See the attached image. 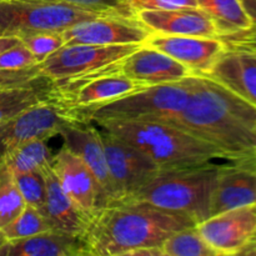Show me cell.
Here are the masks:
<instances>
[{
    "label": "cell",
    "instance_id": "obj_38",
    "mask_svg": "<svg viewBox=\"0 0 256 256\" xmlns=\"http://www.w3.org/2000/svg\"><path fill=\"white\" fill-rule=\"evenodd\" d=\"M6 242V240L4 239V236L2 235V232H0V250H2V248L4 246V244Z\"/></svg>",
    "mask_w": 256,
    "mask_h": 256
},
{
    "label": "cell",
    "instance_id": "obj_19",
    "mask_svg": "<svg viewBox=\"0 0 256 256\" xmlns=\"http://www.w3.org/2000/svg\"><path fill=\"white\" fill-rule=\"evenodd\" d=\"M205 76L222 84L256 108V52L225 49Z\"/></svg>",
    "mask_w": 256,
    "mask_h": 256
},
{
    "label": "cell",
    "instance_id": "obj_25",
    "mask_svg": "<svg viewBox=\"0 0 256 256\" xmlns=\"http://www.w3.org/2000/svg\"><path fill=\"white\" fill-rule=\"evenodd\" d=\"M164 256H216L200 235L196 225L174 232L162 245Z\"/></svg>",
    "mask_w": 256,
    "mask_h": 256
},
{
    "label": "cell",
    "instance_id": "obj_37",
    "mask_svg": "<svg viewBox=\"0 0 256 256\" xmlns=\"http://www.w3.org/2000/svg\"><path fill=\"white\" fill-rule=\"evenodd\" d=\"M242 255H252V256H256V240L254 242H252V245H250L249 248H248L246 250H245L244 252H242Z\"/></svg>",
    "mask_w": 256,
    "mask_h": 256
},
{
    "label": "cell",
    "instance_id": "obj_27",
    "mask_svg": "<svg viewBox=\"0 0 256 256\" xmlns=\"http://www.w3.org/2000/svg\"><path fill=\"white\" fill-rule=\"evenodd\" d=\"M25 206L15 182L14 174L6 162H0V229L15 219Z\"/></svg>",
    "mask_w": 256,
    "mask_h": 256
},
{
    "label": "cell",
    "instance_id": "obj_10",
    "mask_svg": "<svg viewBox=\"0 0 256 256\" xmlns=\"http://www.w3.org/2000/svg\"><path fill=\"white\" fill-rule=\"evenodd\" d=\"M196 228L216 256L242 255L256 239V202L212 215Z\"/></svg>",
    "mask_w": 256,
    "mask_h": 256
},
{
    "label": "cell",
    "instance_id": "obj_15",
    "mask_svg": "<svg viewBox=\"0 0 256 256\" xmlns=\"http://www.w3.org/2000/svg\"><path fill=\"white\" fill-rule=\"evenodd\" d=\"M179 62L190 70L192 75H206L212 69L225 45L219 38L179 36L152 32L145 42Z\"/></svg>",
    "mask_w": 256,
    "mask_h": 256
},
{
    "label": "cell",
    "instance_id": "obj_35",
    "mask_svg": "<svg viewBox=\"0 0 256 256\" xmlns=\"http://www.w3.org/2000/svg\"><path fill=\"white\" fill-rule=\"evenodd\" d=\"M245 12L252 20V24H256V0H240Z\"/></svg>",
    "mask_w": 256,
    "mask_h": 256
},
{
    "label": "cell",
    "instance_id": "obj_6",
    "mask_svg": "<svg viewBox=\"0 0 256 256\" xmlns=\"http://www.w3.org/2000/svg\"><path fill=\"white\" fill-rule=\"evenodd\" d=\"M122 12L92 9L58 0L0 2V36H22L30 32H62L76 22ZM132 16V15H128Z\"/></svg>",
    "mask_w": 256,
    "mask_h": 256
},
{
    "label": "cell",
    "instance_id": "obj_34",
    "mask_svg": "<svg viewBox=\"0 0 256 256\" xmlns=\"http://www.w3.org/2000/svg\"><path fill=\"white\" fill-rule=\"evenodd\" d=\"M58 2H70V4L92 8V9L115 10V12H122V14L125 15L136 16V15L132 14L129 10V8L126 6V0H58Z\"/></svg>",
    "mask_w": 256,
    "mask_h": 256
},
{
    "label": "cell",
    "instance_id": "obj_39",
    "mask_svg": "<svg viewBox=\"0 0 256 256\" xmlns=\"http://www.w3.org/2000/svg\"><path fill=\"white\" fill-rule=\"evenodd\" d=\"M256 240V239H255ZM255 240H254V242H255Z\"/></svg>",
    "mask_w": 256,
    "mask_h": 256
},
{
    "label": "cell",
    "instance_id": "obj_22",
    "mask_svg": "<svg viewBox=\"0 0 256 256\" xmlns=\"http://www.w3.org/2000/svg\"><path fill=\"white\" fill-rule=\"evenodd\" d=\"M52 82V79L42 75L28 85L0 90V124L34 105L49 102Z\"/></svg>",
    "mask_w": 256,
    "mask_h": 256
},
{
    "label": "cell",
    "instance_id": "obj_31",
    "mask_svg": "<svg viewBox=\"0 0 256 256\" xmlns=\"http://www.w3.org/2000/svg\"><path fill=\"white\" fill-rule=\"evenodd\" d=\"M40 76H42V75L40 74L38 65L26 68V69L18 70L0 69V90L28 85L30 82H35L36 79H39Z\"/></svg>",
    "mask_w": 256,
    "mask_h": 256
},
{
    "label": "cell",
    "instance_id": "obj_13",
    "mask_svg": "<svg viewBox=\"0 0 256 256\" xmlns=\"http://www.w3.org/2000/svg\"><path fill=\"white\" fill-rule=\"evenodd\" d=\"M62 145L85 162L99 185L102 205L118 202V195L110 176L99 128L92 122L69 120L59 132ZM102 206V208H104Z\"/></svg>",
    "mask_w": 256,
    "mask_h": 256
},
{
    "label": "cell",
    "instance_id": "obj_11",
    "mask_svg": "<svg viewBox=\"0 0 256 256\" xmlns=\"http://www.w3.org/2000/svg\"><path fill=\"white\" fill-rule=\"evenodd\" d=\"M152 34L138 16L120 14L84 20L62 32L65 45H142Z\"/></svg>",
    "mask_w": 256,
    "mask_h": 256
},
{
    "label": "cell",
    "instance_id": "obj_3",
    "mask_svg": "<svg viewBox=\"0 0 256 256\" xmlns=\"http://www.w3.org/2000/svg\"><path fill=\"white\" fill-rule=\"evenodd\" d=\"M95 124L142 150L160 169L189 166L215 160L229 162L219 149L174 122L164 120H105Z\"/></svg>",
    "mask_w": 256,
    "mask_h": 256
},
{
    "label": "cell",
    "instance_id": "obj_16",
    "mask_svg": "<svg viewBox=\"0 0 256 256\" xmlns=\"http://www.w3.org/2000/svg\"><path fill=\"white\" fill-rule=\"evenodd\" d=\"M52 170L65 194L88 216H92L102 205L99 185L85 162L62 145L54 154Z\"/></svg>",
    "mask_w": 256,
    "mask_h": 256
},
{
    "label": "cell",
    "instance_id": "obj_26",
    "mask_svg": "<svg viewBox=\"0 0 256 256\" xmlns=\"http://www.w3.org/2000/svg\"><path fill=\"white\" fill-rule=\"evenodd\" d=\"M52 229L54 228L49 219L45 216V214L25 204L22 212L6 226L0 229V232L6 242H12V240L24 239V238L32 236V235L49 232Z\"/></svg>",
    "mask_w": 256,
    "mask_h": 256
},
{
    "label": "cell",
    "instance_id": "obj_9",
    "mask_svg": "<svg viewBox=\"0 0 256 256\" xmlns=\"http://www.w3.org/2000/svg\"><path fill=\"white\" fill-rule=\"evenodd\" d=\"M140 45H64L38 64L40 74L52 80L79 76L122 59Z\"/></svg>",
    "mask_w": 256,
    "mask_h": 256
},
{
    "label": "cell",
    "instance_id": "obj_24",
    "mask_svg": "<svg viewBox=\"0 0 256 256\" xmlns=\"http://www.w3.org/2000/svg\"><path fill=\"white\" fill-rule=\"evenodd\" d=\"M52 149L46 145V140L34 139L20 145L5 156L4 162L12 174L28 172H44L52 165Z\"/></svg>",
    "mask_w": 256,
    "mask_h": 256
},
{
    "label": "cell",
    "instance_id": "obj_18",
    "mask_svg": "<svg viewBox=\"0 0 256 256\" xmlns=\"http://www.w3.org/2000/svg\"><path fill=\"white\" fill-rule=\"evenodd\" d=\"M136 16L154 34L219 36L214 20L199 6L172 10H142L138 12Z\"/></svg>",
    "mask_w": 256,
    "mask_h": 256
},
{
    "label": "cell",
    "instance_id": "obj_4",
    "mask_svg": "<svg viewBox=\"0 0 256 256\" xmlns=\"http://www.w3.org/2000/svg\"><path fill=\"white\" fill-rule=\"evenodd\" d=\"M222 162L160 169L156 176L125 200L144 202L184 215L195 225L210 218V200Z\"/></svg>",
    "mask_w": 256,
    "mask_h": 256
},
{
    "label": "cell",
    "instance_id": "obj_1",
    "mask_svg": "<svg viewBox=\"0 0 256 256\" xmlns=\"http://www.w3.org/2000/svg\"><path fill=\"white\" fill-rule=\"evenodd\" d=\"M192 94L175 125L219 149L229 162H256V108L205 75H190Z\"/></svg>",
    "mask_w": 256,
    "mask_h": 256
},
{
    "label": "cell",
    "instance_id": "obj_40",
    "mask_svg": "<svg viewBox=\"0 0 256 256\" xmlns=\"http://www.w3.org/2000/svg\"><path fill=\"white\" fill-rule=\"evenodd\" d=\"M0 2H2V0H0Z\"/></svg>",
    "mask_w": 256,
    "mask_h": 256
},
{
    "label": "cell",
    "instance_id": "obj_33",
    "mask_svg": "<svg viewBox=\"0 0 256 256\" xmlns=\"http://www.w3.org/2000/svg\"><path fill=\"white\" fill-rule=\"evenodd\" d=\"M219 39L224 42L225 49L256 52V24H252L250 28L242 32L222 35L219 36Z\"/></svg>",
    "mask_w": 256,
    "mask_h": 256
},
{
    "label": "cell",
    "instance_id": "obj_32",
    "mask_svg": "<svg viewBox=\"0 0 256 256\" xmlns=\"http://www.w3.org/2000/svg\"><path fill=\"white\" fill-rule=\"evenodd\" d=\"M126 6L136 15L142 10H172L198 6L196 0H126Z\"/></svg>",
    "mask_w": 256,
    "mask_h": 256
},
{
    "label": "cell",
    "instance_id": "obj_12",
    "mask_svg": "<svg viewBox=\"0 0 256 256\" xmlns=\"http://www.w3.org/2000/svg\"><path fill=\"white\" fill-rule=\"evenodd\" d=\"M65 112L52 102L34 105L0 124V162L10 152L34 139L48 140L59 135L69 122Z\"/></svg>",
    "mask_w": 256,
    "mask_h": 256
},
{
    "label": "cell",
    "instance_id": "obj_8",
    "mask_svg": "<svg viewBox=\"0 0 256 256\" xmlns=\"http://www.w3.org/2000/svg\"><path fill=\"white\" fill-rule=\"evenodd\" d=\"M99 129L118 202L125 200L154 179L160 168L134 145L108 130Z\"/></svg>",
    "mask_w": 256,
    "mask_h": 256
},
{
    "label": "cell",
    "instance_id": "obj_23",
    "mask_svg": "<svg viewBox=\"0 0 256 256\" xmlns=\"http://www.w3.org/2000/svg\"><path fill=\"white\" fill-rule=\"evenodd\" d=\"M196 2L214 20L219 36L242 32L252 25L240 0H196Z\"/></svg>",
    "mask_w": 256,
    "mask_h": 256
},
{
    "label": "cell",
    "instance_id": "obj_29",
    "mask_svg": "<svg viewBox=\"0 0 256 256\" xmlns=\"http://www.w3.org/2000/svg\"><path fill=\"white\" fill-rule=\"evenodd\" d=\"M19 39L32 52L39 62L65 45L62 32H30V34L22 35Z\"/></svg>",
    "mask_w": 256,
    "mask_h": 256
},
{
    "label": "cell",
    "instance_id": "obj_2",
    "mask_svg": "<svg viewBox=\"0 0 256 256\" xmlns=\"http://www.w3.org/2000/svg\"><path fill=\"white\" fill-rule=\"evenodd\" d=\"M195 222L184 215L134 200L112 202L92 215L82 235L89 256H129L162 248L174 232Z\"/></svg>",
    "mask_w": 256,
    "mask_h": 256
},
{
    "label": "cell",
    "instance_id": "obj_28",
    "mask_svg": "<svg viewBox=\"0 0 256 256\" xmlns=\"http://www.w3.org/2000/svg\"><path fill=\"white\" fill-rule=\"evenodd\" d=\"M15 182L26 205L44 214L46 202V184L44 172H28L14 174Z\"/></svg>",
    "mask_w": 256,
    "mask_h": 256
},
{
    "label": "cell",
    "instance_id": "obj_5",
    "mask_svg": "<svg viewBox=\"0 0 256 256\" xmlns=\"http://www.w3.org/2000/svg\"><path fill=\"white\" fill-rule=\"evenodd\" d=\"M189 76L176 82L144 88L72 116L74 122H98L105 120H164L174 122L189 102Z\"/></svg>",
    "mask_w": 256,
    "mask_h": 256
},
{
    "label": "cell",
    "instance_id": "obj_21",
    "mask_svg": "<svg viewBox=\"0 0 256 256\" xmlns=\"http://www.w3.org/2000/svg\"><path fill=\"white\" fill-rule=\"evenodd\" d=\"M44 176L46 184L45 216L54 229L82 236L90 218L65 194L52 166L44 170Z\"/></svg>",
    "mask_w": 256,
    "mask_h": 256
},
{
    "label": "cell",
    "instance_id": "obj_30",
    "mask_svg": "<svg viewBox=\"0 0 256 256\" xmlns=\"http://www.w3.org/2000/svg\"><path fill=\"white\" fill-rule=\"evenodd\" d=\"M38 64L36 58L22 42L0 54V69H26Z\"/></svg>",
    "mask_w": 256,
    "mask_h": 256
},
{
    "label": "cell",
    "instance_id": "obj_17",
    "mask_svg": "<svg viewBox=\"0 0 256 256\" xmlns=\"http://www.w3.org/2000/svg\"><path fill=\"white\" fill-rule=\"evenodd\" d=\"M255 202L256 162H222L212 192L210 216Z\"/></svg>",
    "mask_w": 256,
    "mask_h": 256
},
{
    "label": "cell",
    "instance_id": "obj_20",
    "mask_svg": "<svg viewBox=\"0 0 256 256\" xmlns=\"http://www.w3.org/2000/svg\"><path fill=\"white\" fill-rule=\"evenodd\" d=\"M0 256H88L82 236L52 229L6 242Z\"/></svg>",
    "mask_w": 256,
    "mask_h": 256
},
{
    "label": "cell",
    "instance_id": "obj_7",
    "mask_svg": "<svg viewBox=\"0 0 256 256\" xmlns=\"http://www.w3.org/2000/svg\"><path fill=\"white\" fill-rule=\"evenodd\" d=\"M144 88L122 75L99 68L79 76L52 80L50 102L72 120L76 112L94 109Z\"/></svg>",
    "mask_w": 256,
    "mask_h": 256
},
{
    "label": "cell",
    "instance_id": "obj_14",
    "mask_svg": "<svg viewBox=\"0 0 256 256\" xmlns=\"http://www.w3.org/2000/svg\"><path fill=\"white\" fill-rule=\"evenodd\" d=\"M102 68L145 88L176 82L192 75L190 70L179 62L146 44L140 45L132 54Z\"/></svg>",
    "mask_w": 256,
    "mask_h": 256
},
{
    "label": "cell",
    "instance_id": "obj_36",
    "mask_svg": "<svg viewBox=\"0 0 256 256\" xmlns=\"http://www.w3.org/2000/svg\"><path fill=\"white\" fill-rule=\"evenodd\" d=\"M19 42L20 39L18 36H0V54Z\"/></svg>",
    "mask_w": 256,
    "mask_h": 256
}]
</instances>
